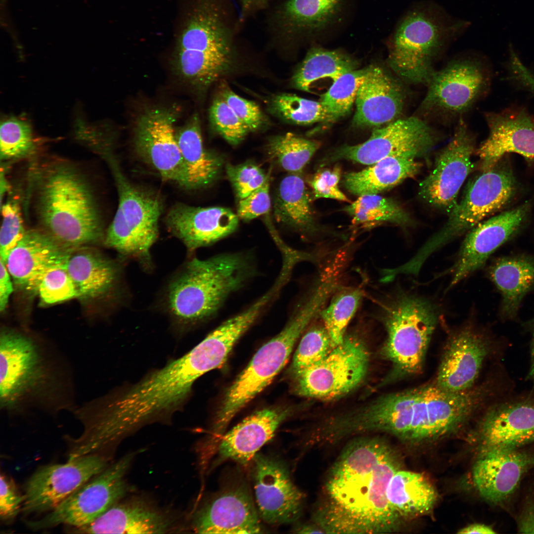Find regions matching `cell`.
I'll return each mask as SVG.
<instances>
[{
    "label": "cell",
    "instance_id": "1",
    "mask_svg": "<svg viewBox=\"0 0 534 534\" xmlns=\"http://www.w3.org/2000/svg\"><path fill=\"white\" fill-rule=\"evenodd\" d=\"M400 469L396 452L383 439L352 440L328 472L325 499L315 514L317 525L328 534L395 531L401 518L390 505L387 490Z\"/></svg>",
    "mask_w": 534,
    "mask_h": 534
},
{
    "label": "cell",
    "instance_id": "2",
    "mask_svg": "<svg viewBox=\"0 0 534 534\" xmlns=\"http://www.w3.org/2000/svg\"><path fill=\"white\" fill-rule=\"evenodd\" d=\"M74 375L60 349L33 336L3 327L0 334V407L11 416L34 411L51 416L73 412Z\"/></svg>",
    "mask_w": 534,
    "mask_h": 534
},
{
    "label": "cell",
    "instance_id": "3",
    "mask_svg": "<svg viewBox=\"0 0 534 534\" xmlns=\"http://www.w3.org/2000/svg\"><path fill=\"white\" fill-rule=\"evenodd\" d=\"M482 396L474 388L454 393L433 383L382 396L343 414L341 424L348 436L380 432L411 443L434 440L466 423L479 407Z\"/></svg>",
    "mask_w": 534,
    "mask_h": 534
},
{
    "label": "cell",
    "instance_id": "4",
    "mask_svg": "<svg viewBox=\"0 0 534 534\" xmlns=\"http://www.w3.org/2000/svg\"><path fill=\"white\" fill-rule=\"evenodd\" d=\"M29 194L41 229L77 248L104 240L101 215L90 182L74 163L44 158L32 166Z\"/></svg>",
    "mask_w": 534,
    "mask_h": 534
},
{
    "label": "cell",
    "instance_id": "5",
    "mask_svg": "<svg viewBox=\"0 0 534 534\" xmlns=\"http://www.w3.org/2000/svg\"><path fill=\"white\" fill-rule=\"evenodd\" d=\"M249 255L225 253L187 262L168 283L165 306L175 324L187 328L213 316L226 298L254 274Z\"/></svg>",
    "mask_w": 534,
    "mask_h": 534
},
{
    "label": "cell",
    "instance_id": "6",
    "mask_svg": "<svg viewBox=\"0 0 534 534\" xmlns=\"http://www.w3.org/2000/svg\"><path fill=\"white\" fill-rule=\"evenodd\" d=\"M210 370L207 357L196 345L124 392H112L107 402L111 422L119 431L130 434L166 418L182 406L196 379Z\"/></svg>",
    "mask_w": 534,
    "mask_h": 534
},
{
    "label": "cell",
    "instance_id": "7",
    "mask_svg": "<svg viewBox=\"0 0 534 534\" xmlns=\"http://www.w3.org/2000/svg\"><path fill=\"white\" fill-rule=\"evenodd\" d=\"M470 25L434 2H416L403 14L392 36L390 67L405 83L427 86L436 71L435 59Z\"/></svg>",
    "mask_w": 534,
    "mask_h": 534
},
{
    "label": "cell",
    "instance_id": "8",
    "mask_svg": "<svg viewBox=\"0 0 534 534\" xmlns=\"http://www.w3.org/2000/svg\"><path fill=\"white\" fill-rule=\"evenodd\" d=\"M381 321L387 332L382 353L392 364L389 381L422 372L438 320L436 306L428 300L398 292L380 305Z\"/></svg>",
    "mask_w": 534,
    "mask_h": 534
},
{
    "label": "cell",
    "instance_id": "9",
    "mask_svg": "<svg viewBox=\"0 0 534 534\" xmlns=\"http://www.w3.org/2000/svg\"><path fill=\"white\" fill-rule=\"evenodd\" d=\"M317 315L312 303H297L284 328L258 351L227 391L214 422V439H219L235 415L282 370L297 341Z\"/></svg>",
    "mask_w": 534,
    "mask_h": 534
},
{
    "label": "cell",
    "instance_id": "10",
    "mask_svg": "<svg viewBox=\"0 0 534 534\" xmlns=\"http://www.w3.org/2000/svg\"><path fill=\"white\" fill-rule=\"evenodd\" d=\"M111 168L118 205L104 238V244L123 257L133 258L150 267V250L158 235L163 202L158 194L137 186L123 173L111 155L106 158Z\"/></svg>",
    "mask_w": 534,
    "mask_h": 534
},
{
    "label": "cell",
    "instance_id": "11",
    "mask_svg": "<svg viewBox=\"0 0 534 534\" xmlns=\"http://www.w3.org/2000/svg\"><path fill=\"white\" fill-rule=\"evenodd\" d=\"M516 181L508 166L498 165L483 172L469 186L463 198L449 213L444 226L435 233L408 261L420 270L427 258L438 249L470 230L485 218L506 205L516 190Z\"/></svg>",
    "mask_w": 534,
    "mask_h": 534
},
{
    "label": "cell",
    "instance_id": "12",
    "mask_svg": "<svg viewBox=\"0 0 534 534\" xmlns=\"http://www.w3.org/2000/svg\"><path fill=\"white\" fill-rule=\"evenodd\" d=\"M132 452L79 487L40 520L28 522L35 530L64 524L79 527L89 524L117 503L127 493L125 476L135 456Z\"/></svg>",
    "mask_w": 534,
    "mask_h": 534
},
{
    "label": "cell",
    "instance_id": "13",
    "mask_svg": "<svg viewBox=\"0 0 534 534\" xmlns=\"http://www.w3.org/2000/svg\"><path fill=\"white\" fill-rule=\"evenodd\" d=\"M369 364L363 340L356 333L346 334L321 362L296 378V391L301 396L319 400L340 398L362 383Z\"/></svg>",
    "mask_w": 534,
    "mask_h": 534
},
{
    "label": "cell",
    "instance_id": "14",
    "mask_svg": "<svg viewBox=\"0 0 534 534\" xmlns=\"http://www.w3.org/2000/svg\"><path fill=\"white\" fill-rule=\"evenodd\" d=\"M436 140L435 131L423 120L416 116L398 119L376 128L363 143L344 146L335 150L325 159V162L347 160L371 165L392 155L416 158L428 152Z\"/></svg>",
    "mask_w": 534,
    "mask_h": 534
},
{
    "label": "cell",
    "instance_id": "15",
    "mask_svg": "<svg viewBox=\"0 0 534 534\" xmlns=\"http://www.w3.org/2000/svg\"><path fill=\"white\" fill-rule=\"evenodd\" d=\"M489 79L478 60L454 59L435 71L420 109L426 116L453 117L466 112L486 90Z\"/></svg>",
    "mask_w": 534,
    "mask_h": 534
},
{
    "label": "cell",
    "instance_id": "16",
    "mask_svg": "<svg viewBox=\"0 0 534 534\" xmlns=\"http://www.w3.org/2000/svg\"><path fill=\"white\" fill-rule=\"evenodd\" d=\"M178 115L174 108L146 110L135 124L134 144L137 154L163 180L187 189L186 171L174 129Z\"/></svg>",
    "mask_w": 534,
    "mask_h": 534
},
{
    "label": "cell",
    "instance_id": "17",
    "mask_svg": "<svg viewBox=\"0 0 534 534\" xmlns=\"http://www.w3.org/2000/svg\"><path fill=\"white\" fill-rule=\"evenodd\" d=\"M108 466L103 456L91 454L63 464L43 467L25 486V514L51 511L81 486Z\"/></svg>",
    "mask_w": 534,
    "mask_h": 534
},
{
    "label": "cell",
    "instance_id": "18",
    "mask_svg": "<svg viewBox=\"0 0 534 534\" xmlns=\"http://www.w3.org/2000/svg\"><path fill=\"white\" fill-rule=\"evenodd\" d=\"M474 139L460 118L454 134L438 155L434 169L419 184V194L429 204L449 213L472 170Z\"/></svg>",
    "mask_w": 534,
    "mask_h": 534
},
{
    "label": "cell",
    "instance_id": "19",
    "mask_svg": "<svg viewBox=\"0 0 534 534\" xmlns=\"http://www.w3.org/2000/svg\"><path fill=\"white\" fill-rule=\"evenodd\" d=\"M256 507L260 517L272 525L288 524L298 519L303 494L294 485L280 460L257 453L252 460Z\"/></svg>",
    "mask_w": 534,
    "mask_h": 534
},
{
    "label": "cell",
    "instance_id": "20",
    "mask_svg": "<svg viewBox=\"0 0 534 534\" xmlns=\"http://www.w3.org/2000/svg\"><path fill=\"white\" fill-rule=\"evenodd\" d=\"M257 508L244 484L224 488L194 514L193 530L198 534L261 533Z\"/></svg>",
    "mask_w": 534,
    "mask_h": 534
},
{
    "label": "cell",
    "instance_id": "21",
    "mask_svg": "<svg viewBox=\"0 0 534 534\" xmlns=\"http://www.w3.org/2000/svg\"><path fill=\"white\" fill-rule=\"evenodd\" d=\"M74 248L62 244L41 228L29 229L10 251L5 264L17 287L38 293L41 282L49 271L65 268Z\"/></svg>",
    "mask_w": 534,
    "mask_h": 534
},
{
    "label": "cell",
    "instance_id": "22",
    "mask_svg": "<svg viewBox=\"0 0 534 534\" xmlns=\"http://www.w3.org/2000/svg\"><path fill=\"white\" fill-rule=\"evenodd\" d=\"M485 116L489 134L477 150L483 172L493 168L508 153L534 159V116L526 108L510 107Z\"/></svg>",
    "mask_w": 534,
    "mask_h": 534
},
{
    "label": "cell",
    "instance_id": "23",
    "mask_svg": "<svg viewBox=\"0 0 534 534\" xmlns=\"http://www.w3.org/2000/svg\"><path fill=\"white\" fill-rule=\"evenodd\" d=\"M488 353L487 341L473 326L455 330L446 342L434 383L451 392L472 389Z\"/></svg>",
    "mask_w": 534,
    "mask_h": 534
},
{
    "label": "cell",
    "instance_id": "24",
    "mask_svg": "<svg viewBox=\"0 0 534 534\" xmlns=\"http://www.w3.org/2000/svg\"><path fill=\"white\" fill-rule=\"evenodd\" d=\"M528 211L526 203L481 222L470 230L451 267L450 286L479 269L518 229Z\"/></svg>",
    "mask_w": 534,
    "mask_h": 534
},
{
    "label": "cell",
    "instance_id": "25",
    "mask_svg": "<svg viewBox=\"0 0 534 534\" xmlns=\"http://www.w3.org/2000/svg\"><path fill=\"white\" fill-rule=\"evenodd\" d=\"M533 467L534 454L519 448L480 452L473 467V483L484 499L498 504L510 497Z\"/></svg>",
    "mask_w": 534,
    "mask_h": 534
},
{
    "label": "cell",
    "instance_id": "26",
    "mask_svg": "<svg viewBox=\"0 0 534 534\" xmlns=\"http://www.w3.org/2000/svg\"><path fill=\"white\" fill-rule=\"evenodd\" d=\"M165 222L169 231L189 251H193L234 232L239 217L225 207H194L178 203L169 210Z\"/></svg>",
    "mask_w": 534,
    "mask_h": 534
},
{
    "label": "cell",
    "instance_id": "27",
    "mask_svg": "<svg viewBox=\"0 0 534 534\" xmlns=\"http://www.w3.org/2000/svg\"><path fill=\"white\" fill-rule=\"evenodd\" d=\"M402 85L378 66L368 67L356 100L353 124L359 127H381L398 119L405 104Z\"/></svg>",
    "mask_w": 534,
    "mask_h": 534
},
{
    "label": "cell",
    "instance_id": "28",
    "mask_svg": "<svg viewBox=\"0 0 534 534\" xmlns=\"http://www.w3.org/2000/svg\"><path fill=\"white\" fill-rule=\"evenodd\" d=\"M479 452L519 448L534 441V406L505 403L490 408L476 431Z\"/></svg>",
    "mask_w": 534,
    "mask_h": 534
},
{
    "label": "cell",
    "instance_id": "29",
    "mask_svg": "<svg viewBox=\"0 0 534 534\" xmlns=\"http://www.w3.org/2000/svg\"><path fill=\"white\" fill-rule=\"evenodd\" d=\"M289 413L284 409L266 408L248 416L221 437L217 447L219 459L247 464L271 440Z\"/></svg>",
    "mask_w": 534,
    "mask_h": 534
},
{
    "label": "cell",
    "instance_id": "30",
    "mask_svg": "<svg viewBox=\"0 0 534 534\" xmlns=\"http://www.w3.org/2000/svg\"><path fill=\"white\" fill-rule=\"evenodd\" d=\"M173 530L170 518L140 500L117 503L91 523L72 529L80 534H164Z\"/></svg>",
    "mask_w": 534,
    "mask_h": 534
},
{
    "label": "cell",
    "instance_id": "31",
    "mask_svg": "<svg viewBox=\"0 0 534 534\" xmlns=\"http://www.w3.org/2000/svg\"><path fill=\"white\" fill-rule=\"evenodd\" d=\"M346 0H287L277 10L279 32L290 37H314L339 21Z\"/></svg>",
    "mask_w": 534,
    "mask_h": 534
},
{
    "label": "cell",
    "instance_id": "32",
    "mask_svg": "<svg viewBox=\"0 0 534 534\" xmlns=\"http://www.w3.org/2000/svg\"><path fill=\"white\" fill-rule=\"evenodd\" d=\"M65 268L75 285L78 297L82 299L106 296L115 290L120 279L118 265L98 252L83 246L72 250Z\"/></svg>",
    "mask_w": 534,
    "mask_h": 534
},
{
    "label": "cell",
    "instance_id": "33",
    "mask_svg": "<svg viewBox=\"0 0 534 534\" xmlns=\"http://www.w3.org/2000/svg\"><path fill=\"white\" fill-rule=\"evenodd\" d=\"M175 136L186 171L187 189L202 188L214 182L222 172L224 159L205 148L198 115L193 114L175 130Z\"/></svg>",
    "mask_w": 534,
    "mask_h": 534
},
{
    "label": "cell",
    "instance_id": "34",
    "mask_svg": "<svg viewBox=\"0 0 534 534\" xmlns=\"http://www.w3.org/2000/svg\"><path fill=\"white\" fill-rule=\"evenodd\" d=\"M365 169L344 175L343 184L358 196L378 194L416 175L421 164L416 158L403 155L387 157Z\"/></svg>",
    "mask_w": 534,
    "mask_h": 534
},
{
    "label": "cell",
    "instance_id": "35",
    "mask_svg": "<svg viewBox=\"0 0 534 534\" xmlns=\"http://www.w3.org/2000/svg\"><path fill=\"white\" fill-rule=\"evenodd\" d=\"M387 497L401 518H414L430 512L438 500L437 492L422 474L399 470L389 481Z\"/></svg>",
    "mask_w": 534,
    "mask_h": 534
},
{
    "label": "cell",
    "instance_id": "36",
    "mask_svg": "<svg viewBox=\"0 0 534 534\" xmlns=\"http://www.w3.org/2000/svg\"><path fill=\"white\" fill-rule=\"evenodd\" d=\"M311 199L300 174H289L281 181L273 204V215L278 222L304 234L318 231Z\"/></svg>",
    "mask_w": 534,
    "mask_h": 534
},
{
    "label": "cell",
    "instance_id": "37",
    "mask_svg": "<svg viewBox=\"0 0 534 534\" xmlns=\"http://www.w3.org/2000/svg\"><path fill=\"white\" fill-rule=\"evenodd\" d=\"M210 2H204L183 29L178 48L231 54L229 35Z\"/></svg>",
    "mask_w": 534,
    "mask_h": 534
},
{
    "label": "cell",
    "instance_id": "38",
    "mask_svg": "<svg viewBox=\"0 0 534 534\" xmlns=\"http://www.w3.org/2000/svg\"><path fill=\"white\" fill-rule=\"evenodd\" d=\"M490 275L505 310L513 312L534 284V263L522 258H501L491 267Z\"/></svg>",
    "mask_w": 534,
    "mask_h": 534
},
{
    "label": "cell",
    "instance_id": "39",
    "mask_svg": "<svg viewBox=\"0 0 534 534\" xmlns=\"http://www.w3.org/2000/svg\"><path fill=\"white\" fill-rule=\"evenodd\" d=\"M356 67V62L340 51L312 47L294 73L292 84L296 89L309 92L315 82L329 78L333 82Z\"/></svg>",
    "mask_w": 534,
    "mask_h": 534
},
{
    "label": "cell",
    "instance_id": "40",
    "mask_svg": "<svg viewBox=\"0 0 534 534\" xmlns=\"http://www.w3.org/2000/svg\"><path fill=\"white\" fill-rule=\"evenodd\" d=\"M231 54L177 48L176 71L182 79L198 87H206L227 71Z\"/></svg>",
    "mask_w": 534,
    "mask_h": 534
},
{
    "label": "cell",
    "instance_id": "41",
    "mask_svg": "<svg viewBox=\"0 0 534 534\" xmlns=\"http://www.w3.org/2000/svg\"><path fill=\"white\" fill-rule=\"evenodd\" d=\"M343 211L352 218L353 225L364 228L385 222L407 226L412 222L409 215L398 202L377 194L360 195Z\"/></svg>",
    "mask_w": 534,
    "mask_h": 534
},
{
    "label": "cell",
    "instance_id": "42",
    "mask_svg": "<svg viewBox=\"0 0 534 534\" xmlns=\"http://www.w3.org/2000/svg\"><path fill=\"white\" fill-rule=\"evenodd\" d=\"M363 294L360 287L339 286L332 294L328 306L320 312L319 316L334 347L343 341L347 326L357 311Z\"/></svg>",
    "mask_w": 534,
    "mask_h": 534
},
{
    "label": "cell",
    "instance_id": "43",
    "mask_svg": "<svg viewBox=\"0 0 534 534\" xmlns=\"http://www.w3.org/2000/svg\"><path fill=\"white\" fill-rule=\"evenodd\" d=\"M320 145L315 140L287 133L270 138L267 148L268 155L283 170L300 174Z\"/></svg>",
    "mask_w": 534,
    "mask_h": 534
},
{
    "label": "cell",
    "instance_id": "44",
    "mask_svg": "<svg viewBox=\"0 0 534 534\" xmlns=\"http://www.w3.org/2000/svg\"><path fill=\"white\" fill-rule=\"evenodd\" d=\"M31 124L20 117H7L1 121L0 158L5 161L27 158L36 152L38 145Z\"/></svg>",
    "mask_w": 534,
    "mask_h": 534
},
{
    "label": "cell",
    "instance_id": "45",
    "mask_svg": "<svg viewBox=\"0 0 534 534\" xmlns=\"http://www.w3.org/2000/svg\"><path fill=\"white\" fill-rule=\"evenodd\" d=\"M367 68L344 74L333 82L321 96L319 101L327 111L331 122L345 116L351 111Z\"/></svg>",
    "mask_w": 534,
    "mask_h": 534
},
{
    "label": "cell",
    "instance_id": "46",
    "mask_svg": "<svg viewBox=\"0 0 534 534\" xmlns=\"http://www.w3.org/2000/svg\"><path fill=\"white\" fill-rule=\"evenodd\" d=\"M334 347L321 323H315L303 335L294 355L291 370L297 378L321 362Z\"/></svg>",
    "mask_w": 534,
    "mask_h": 534
},
{
    "label": "cell",
    "instance_id": "47",
    "mask_svg": "<svg viewBox=\"0 0 534 534\" xmlns=\"http://www.w3.org/2000/svg\"><path fill=\"white\" fill-rule=\"evenodd\" d=\"M272 110L284 120L293 124L306 125L318 122H331L321 103L294 94L281 93L273 97Z\"/></svg>",
    "mask_w": 534,
    "mask_h": 534
},
{
    "label": "cell",
    "instance_id": "48",
    "mask_svg": "<svg viewBox=\"0 0 534 534\" xmlns=\"http://www.w3.org/2000/svg\"><path fill=\"white\" fill-rule=\"evenodd\" d=\"M209 120L214 131L232 145L241 143L250 133L246 126L220 96L216 98L210 106Z\"/></svg>",
    "mask_w": 534,
    "mask_h": 534
},
{
    "label": "cell",
    "instance_id": "49",
    "mask_svg": "<svg viewBox=\"0 0 534 534\" xmlns=\"http://www.w3.org/2000/svg\"><path fill=\"white\" fill-rule=\"evenodd\" d=\"M7 201L1 206L2 223L0 232V259L5 263L12 249L23 237L25 230L19 204Z\"/></svg>",
    "mask_w": 534,
    "mask_h": 534
},
{
    "label": "cell",
    "instance_id": "50",
    "mask_svg": "<svg viewBox=\"0 0 534 534\" xmlns=\"http://www.w3.org/2000/svg\"><path fill=\"white\" fill-rule=\"evenodd\" d=\"M38 293L41 300L47 304L78 297L75 285L65 267L49 271L41 282Z\"/></svg>",
    "mask_w": 534,
    "mask_h": 534
},
{
    "label": "cell",
    "instance_id": "51",
    "mask_svg": "<svg viewBox=\"0 0 534 534\" xmlns=\"http://www.w3.org/2000/svg\"><path fill=\"white\" fill-rule=\"evenodd\" d=\"M225 170L239 199L245 198L262 186L270 175V171L266 174L260 167L253 162L238 165L228 163Z\"/></svg>",
    "mask_w": 534,
    "mask_h": 534
},
{
    "label": "cell",
    "instance_id": "52",
    "mask_svg": "<svg viewBox=\"0 0 534 534\" xmlns=\"http://www.w3.org/2000/svg\"><path fill=\"white\" fill-rule=\"evenodd\" d=\"M220 87V97L230 106L250 132L256 131L263 126L266 118L255 102L239 96L225 83H222Z\"/></svg>",
    "mask_w": 534,
    "mask_h": 534
},
{
    "label": "cell",
    "instance_id": "53",
    "mask_svg": "<svg viewBox=\"0 0 534 534\" xmlns=\"http://www.w3.org/2000/svg\"><path fill=\"white\" fill-rule=\"evenodd\" d=\"M341 175V167L339 165H336L332 169H324L315 173L308 180L312 190L313 198H331L350 202V200L339 187Z\"/></svg>",
    "mask_w": 534,
    "mask_h": 534
},
{
    "label": "cell",
    "instance_id": "54",
    "mask_svg": "<svg viewBox=\"0 0 534 534\" xmlns=\"http://www.w3.org/2000/svg\"><path fill=\"white\" fill-rule=\"evenodd\" d=\"M269 184L270 176L262 186L239 199L237 213L239 218L250 221L269 213L271 206Z\"/></svg>",
    "mask_w": 534,
    "mask_h": 534
},
{
    "label": "cell",
    "instance_id": "55",
    "mask_svg": "<svg viewBox=\"0 0 534 534\" xmlns=\"http://www.w3.org/2000/svg\"><path fill=\"white\" fill-rule=\"evenodd\" d=\"M0 480V517L3 521H7L17 515L24 497L19 494L12 480L2 474Z\"/></svg>",
    "mask_w": 534,
    "mask_h": 534
},
{
    "label": "cell",
    "instance_id": "56",
    "mask_svg": "<svg viewBox=\"0 0 534 534\" xmlns=\"http://www.w3.org/2000/svg\"><path fill=\"white\" fill-rule=\"evenodd\" d=\"M5 263L0 260V311H4L13 290V285Z\"/></svg>",
    "mask_w": 534,
    "mask_h": 534
},
{
    "label": "cell",
    "instance_id": "57",
    "mask_svg": "<svg viewBox=\"0 0 534 534\" xmlns=\"http://www.w3.org/2000/svg\"><path fill=\"white\" fill-rule=\"evenodd\" d=\"M518 526L521 533H534V502L526 504L519 518Z\"/></svg>",
    "mask_w": 534,
    "mask_h": 534
},
{
    "label": "cell",
    "instance_id": "58",
    "mask_svg": "<svg viewBox=\"0 0 534 534\" xmlns=\"http://www.w3.org/2000/svg\"><path fill=\"white\" fill-rule=\"evenodd\" d=\"M457 534H494L495 531L490 526L483 524H473L460 529Z\"/></svg>",
    "mask_w": 534,
    "mask_h": 534
},
{
    "label": "cell",
    "instance_id": "59",
    "mask_svg": "<svg viewBox=\"0 0 534 534\" xmlns=\"http://www.w3.org/2000/svg\"><path fill=\"white\" fill-rule=\"evenodd\" d=\"M268 0H240L242 13L243 14L249 13L251 10L260 8L264 5Z\"/></svg>",
    "mask_w": 534,
    "mask_h": 534
},
{
    "label": "cell",
    "instance_id": "60",
    "mask_svg": "<svg viewBox=\"0 0 534 534\" xmlns=\"http://www.w3.org/2000/svg\"><path fill=\"white\" fill-rule=\"evenodd\" d=\"M298 533L301 534H317L324 533L323 531L320 529L318 526H313V525H304L298 529L297 532Z\"/></svg>",
    "mask_w": 534,
    "mask_h": 534
},
{
    "label": "cell",
    "instance_id": "61",
    "mask_svg": "<svg viewBox=\"0 0 534 534\" xmlns=\"http://www.w3.org/2000/svg\"><path fill=\"white\" fill-rule=\"evenodd\" d=\"M531 357V365L530 367V370L528 375V377L530 379L534 380V335L532 348Z\"/></svg>",
    "mask_w": 534,
    "mask_h": 534
},
{
    "label": "cell",
    "instance_id": "62",
    "mask_svg": "<svg viewBox=\"0 0 534 534\" xmlns=\"http://www.w3.org/2000/svg\"></svg>",
    "mask_w": 534,
    "mask_h": 534
}]
</instances>
